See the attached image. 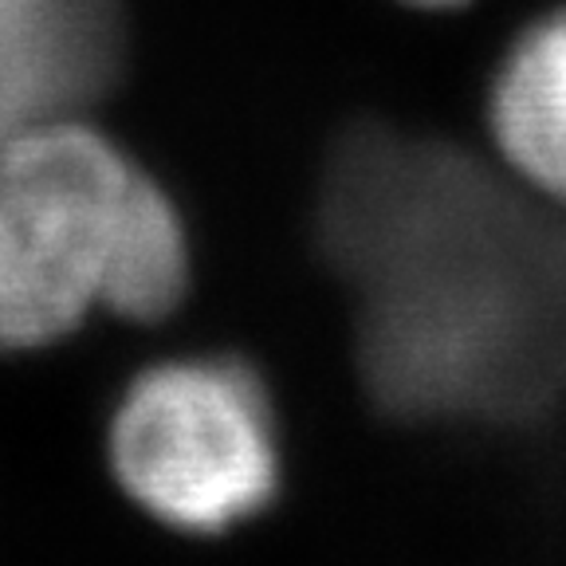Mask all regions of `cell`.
<instances>
[{"label":"cell","mask_w":566,"mask_h":566,"mask_svg":"<svg viewBox=\"0 0 566 566\" xmlns=\"http://www.w3.org/2000/svg\"><path fill=\"white\" fill-rule=\"evenodd\" d=\"M111 464L126 492L181 531H229L280 488L275 417L256 374L186 358L138 374L111 421Z\"/></svg>","instance_id":"3"},{"label":"cell","mask_w":566,"mask_h":566,"mask_svg":"<svg viewBox=\"0 0 566 566\" xmlns=\"http://www.w3.org/2000/svg\"><path fill=\"white\" fill-rule=\"evenodd\" d=\"M123 0H0V150L118 80Z\"/></svg>","instance_id":"4"},{"label":"cell","mask_w":566,"mask_h":566,"mask_svg":"<svg viewBox=\"0 0 566 566\" xmlns=\"http://www.w3.org/2000/svg\"><path fill=\"white\" fill-rule=\"evenodd\" d=\"M142 177L67 118L0 150V350L55 343L103 303Z\"/></svg>","instance_id":"2"},{"label":"cell","mask_w":566,"mask_h":566,"mask_svg":"<svg viewBox=\"0 0 566 566\" xmlns=\"http://www.w3.org/2000/svg\"><path fill=\"white\" fill-rule=\"evenodd\" d=\"M488 134L523 189L566 209V9L535 20L504 55Z\"/></svg>","instance_id":"5"},{"label":"cell","mask_w":566,"mask_h":566,"mask_svg":"<svg viewBox=\"0 0 566 566\" xmlns=\"http://www.w3.org/2000/svg\"><path fill=\"white\" fill-rule=\"evenodd\" d=\"M460 154L354 138L323 248L363 292V374L406 417H484L566 374V244Z\"/></svg>","instance_id":"1"},{"label":"cell","mask_w":566,"mask_h":566,"mask_svg":"<svg viewBox=\"0 0 566 566\" xmlns=\"http://www.w3.org/2000/svg\"><path fill=\"white\" fill-rule=\"evenodd\" d=\"M406 4H413V9H457L464 0H406Z\"/></svg>","instance_id":"7"},{"label":"cell","mask_w":566,"mask_h":566,"mask_svg":"<svg viewBox=\"0 0 566 566\" xmlns=\"http://www.w3.org/2000/svg\"><path fill=\"white\" fill-rule=\"evenodd\" d=\"M189 287V240L166 189L142 177L103 303L126 318H166Z\"/></svg>","instance_id":"6"}]
</instances>
